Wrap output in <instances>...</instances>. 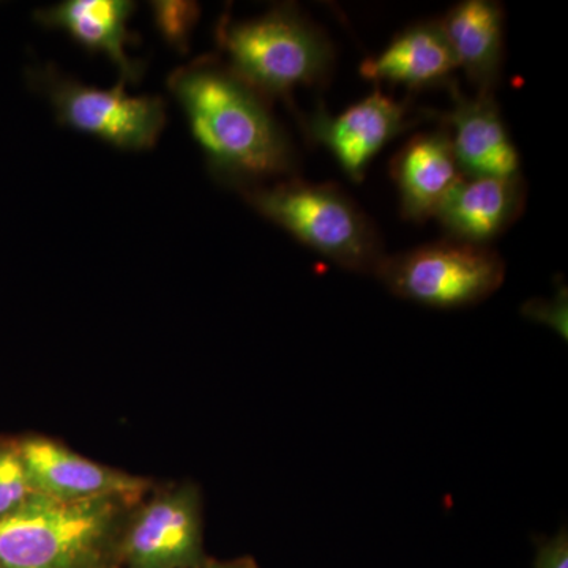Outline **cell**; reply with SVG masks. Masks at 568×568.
I'll list each match as a JSON object with an SVG mask.
<instances>
[{
    "mask_svg": "<svg viewBox=\"0 0 568 568\" xmlns=\"http://www.w3.org/2000/svg\"><path fill=\"white\" fill-rule=\"evenodd\" d=\"M168 88L216 181L241 192L271 179L294 178L297 155L268 100L226 63L196 59L175 70Z\"/></svg>",
    "mask_w": 568,
    "mask_h": 568,
    "instance_id": "obj_1",
    "label": "cell"
},
{
    "mask_svg": "<svg viewBox=\"0 0 568 568\" xmlns=\"http://www.w3.org/2000/svg\"><path fill=\"white\" fill-rule=\"evenodd\" d=\"M138 503H63L32 496L0 518V568H106L126 515Z\"/></svg>",
    "mask_w": 568,
    "mask_h": 568,
    "instance_id": "obj_2",
    "label": "cell"
},
{
    "mask_svg": "<svg viewBox=\"0 0 568 568\" xmlns=\"http://www.w3.org/2000/svg\"><path fill=\"white\" fill-rule=\"evenodd\" d=\"M216 43L231 70L265 99H290L298 88L323 84L335 52L325 33L290 3L253 20L223 17Z\"/></svg>",
    "mask_w": 568,
    "mask_h": 568,
    "instance_id": "obj_3",
    "label": "cell"
},
{
    "mask_svg": "<svg viewBox=\"0 0 568 568\" xmlns=\"http://www.w3.org/2000/svg\"><path fill=\"white\" fill-rule=\"evenodd\" d=\"M239 193L268 222L346 271L375 275L387 256L375 224L338 186L290 178Z\"/></svg>",
    "mask_w": 568,
    "mask_h": 568,
    "instance_id": "obj_4",
    "label": "cell"
},
{
    "mask_svg": "<svg viewBox=\"0 0 568 568\" xmlns=\"http://www.w3.org/2000/svg\"><path fill=\"white\" fill-rule=\"evenodd\" d=\"M375 276L396 297L433 308L480 304L506 280V263L495 250L446 241L386 256Z\"/></svg>",
    "mask_w": 568,
    "mask_h": 568,
    "instance_id": "obj_5",
    "label": "cell"
},
{
    "mask_svg": "<svg viewBox=\"0 0 568 568\" xmlns=\"http://www.w3.org/2000/svg\"><path fill=\"white\" fill-rule=\"evenodd\" d=\"M29 84L50 102L59 123L122 151L152 149L166 125L163 100L130 95L123 81L99 89L44 65L29 71Z\"/></svg>",
    "mask_w": 568,
    "mask_h": 568,
    "instance_id": "obj_6",
    "label": "cell"
},
{
    "mask_svg": "<svg viewBox=\"0 0 568 568\" xmlns=\"http://www.w3.org/2000/svg\"><path fill=\"white\" fill-rule=\"evenodd\" d=\"M203 499L192 484L140 500L126 515L115 559L126 568L203 566Z\"/></svg>",
    "mask_w": 568,
    "mask_h": 568,
    "instance_id": "obj_7",
    "label": "cell"
},
{
    "mask_svg": "<svg viewBox=\"0 0 568 568\" xmlns=\"http://www.w3.org/2000/svg\"><path fill=\"white\" fill-rule=\"evenodd\" d=\"M14 444L33 493L48 499L81 503L118 497L140 503L152 487L148 478L100 465L50 437H24Z\"/></svg>",
    "mask_w": 568,
    "mask_h": 568,
    "instance_id": "obj_8",
    "label": "cell"
},
{
    "mask_svg": "<svg viewBox=\"0 0 568 568\" xmlns=\"http://www.w3.org/2000/svg\"><path fill=\"white\" fill-rule=\"evenodd\" d=\"M407 111L406 103L396 102L377 89L339 114L317 110L305 121V130L313 141L332 152L351 181L362 182L368 164L384 145L413 125Z\"/></svg>",
    "mask_w": 568,
    "mask_h": 568,
    "instance_id": "obj_9",
    "label": "cell"
},
{
    "mask_svg": "<svg viewBox=\"0 0 568 568\" xmlns=\"http://www.w3.org/2000/svg\"><path fill=\"white\" fill-rule=\"evenodd\" d=\"M454 106L444 114L446 132L465 178H517L519 155L500 118L495 93L467 99L452 85Z\"/></svg>",
    "mask_w": 568,
    "mask_h": 568,
    "instance_id": "obj_10",
    "label": "cell"
},
{
    "mask_svg": "<svg viewBox=\"0 0 568 568\" xmlns=\"http://www.w3.org/2000/svg\"><path fill=\"white\" fill-rule=\"evenodd\" d=\"M526 192L517 178H465L444 197L435 219L448 237L487 245L506 233L525 209Z\"/></svg>",
    "mask_w": 568,
    "mask_h": 568,
    "instance_id": "obj_11",
    "label": "cell"
},
{
    "mask_svg": "<svg viewBox=\"0 0 568 568\" xmlns=\"http://www.w3.org/2000/svg\"><path fill=\"white\" fill-rule=\"evenodd\" d=\"M136 10L129 0H65L36 11L44 28L61 29L91 54H104L121 73V81L136 82L144 65L126 52L132 43L129 21Z\"/></svg>",
    "mask_w": 568,
    "mask_h": 568,
    "instance_id": "obj_12",
    "label": "cell"
},
{
    "mask_svg": "<svg viewBox=\"0 0 568 568\" xmlns=\"http://www.w3.org/2000/svg\"><path fill=\"white\" fill-rule=\"evenodd\" d=\"M403 219H435L444 197L463 179L446 130L417 134L392 163Z\"/></svg>",
    "mask_w": 568,
    "mask_h": 568,
    "instance_id": "obj_13",
    "label": "cell"
},
{
    "mask_svg": "<svg viewBox=\"0 0 568 568\" xmlns=\"http://www.w3.org/2000/svg\"><path fill=\"white\" fill-rule=\"evenodd\" d=\"M455 70H458L457 61L439 20L410 26L361 65L366 80L409 89L448 84Z\"/></svg>",
    "mask_w": 568,
    "mask_h": 568,
    "instance_id": "obj_14",
    "label": "cell"
},
{
    "mask_svg": "<svg viewBox=\"0 0 568 568\" xmlns=\"http://www.w3.org/2000/svg\"><path fill=\"white\" fill-rule=\"evenodd\" d=\"M458 69L477 93H495L504 61V9L489 0H465L439 20Z\"/></svg>",
    "mask_w": 568,
    "mask_h": 568,
    "instance_id": "obj_15",
    "label": "cell"
},
{
    "mask_svg": "<svg viewBox=\"0 0 568 568\" xmlns=\"http://www.w3.org/2000/svg\"><path fill=\"white\" fill-rule=\"evenodd\" d=\"M151 10L153 24L163 40L175 51H189L194 26L200 20V6L183 0H156L151 3Z\"/></svg>",
    "mask_w": 568,
    "mask_h": 568,
    "instance_id": "obj_16",
    "label": "cell"
},
{
    "mask_svg": "<svg viewBox=\"0 0 568 568\" xmlns=\"http://www.w3.org/2000/svg\"><path fill=\"white\" fill-rule=\"evenodd\" d=\"M36 496L17 444H0V518L13 514Z\"/></svg>",
    "mask_w": 568,
    "mask_h": 568,
    "instance_id": "obj_17",
    "label": "cell"
},
{
    "mask_svg": "<svg viewBox=\"0 0 568 568\" xmlns=\"http://www.w3.org/2000/svg\"><path fill=\"white\" fill-rule=\"evenodd\" d=\"M523 313L537 323L555 328L567 338V287H559L552 301H530L523 306Z\"/></svg>",
    "mask_w": 568,
    "mask_h": 568,
    "instance_id": "obj_18",
    "label": "cell"
},
{
    "mask_svg": "<svg viewBox=\"0 0 568 568\" xmlns=\"http://www.w3.org/2000/svg\"><path fill=\"white\" fill-rule=\"evenodd\" d=\"M534 568H568V536L562 528L551 538L538 540Z\"/></svg>",
    "mask_w": 568,
    "mask_h": 568,
    "instance_id": "obj_19",
    "label": "cell"
},
{
    "mask_svg": "<svg viewBox=\"0 0 568 568\" xmlns=\"http://www.w3.org/2000/svg\"><path fill=\"white\" fill-rule=\"evenodd\" d=\"M196 568H260L253 559L242 558L230 560V562H204L203 566Z\"/></svg>",
    "mask_w": 568,
    "mask_h": 568,
    "instance_id": "obj_20",
    "label": "cell"
}]
</instances>
